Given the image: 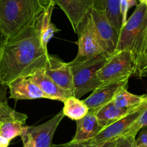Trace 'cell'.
I'll return each instance as SVG.
<instances>
[{"label": "cell", "mask_w": 147, "mask_h": 147, "mask_svg": "<svg viewBox=\"0 0 147 147\" xmlns=\"http://www.w3.org/2000/svg\"><path fill=\"white\" fill-rule=\"evenodd\" d=\"M134 70V58L131 52L115 51L111 53L104 65L98 71L97 78L101 84L129 80Z\"/></svg>", "instance_id": "5b68a950"}, {"label": "cell", "mask_w": 147, "mask_h": 147, "mask_svg": "<svg viewBox=\"0 0 147 147\" xmlns=\"http://www.w3.org/2000/svg\"><path fill=\"white\" fill-rule=\"evenodd\" d=\"M136 0H120V11L121 15V27L127 20V14L129 9L134 6H137Z\"/></svg>", "instance_id": "cb8c5ba5"}, {"label": "cell", "mask_w": 147, "mask_h": 147, "mask_svg": "<svg viewBox=\"0 0 147 147\" xmlns=\"http://www.w3.org/2000/svg\"><path fill=\"white\" fill-rule=\"evenodd\" d=\"M24 125L21 122L15 121L0 123V136L9 141L12 140L17 136H21Z\"/></svg>", "instance_id": "44dd1931"}, {"label": "cell", "mask_w": 147, "mask_h": 147, "mask_svg": "<svg viewBox=\"0 0 147 147\" xmlns=\"http://www.w3.org/2000/svg\"><path fill=\"white\" fill-rule=\"evenodd\" d=\"M20 136L22 138L24 147H35V142L32 135L28 132L25 131L24 129H22V133Z\"/></svg>", "instance_id": "4316f807"}, {"label": "cell", "mask_w": 147, "mask_h": 147, "mask_svg": "<svg viewBox=\"0 0 147 147\" xmlns=\"http://www.w3.org/2000/svg\"><path fill=\"white\" fill-rule=\"evenodd\" d=\"M9 143L10 141L0 136V147H8Z\"/></svg>", "instance_id": "f1b7e54d"}, {"label": "cell", "mask_w": 147, "mask_h": 147, "mask_svg": "<svg viewBox=\"0 0 147 147\" xmlns=\"http://www.w3.org/2000/svg\"><path fill=\"white\" fill-rule=\"evenodd\" d=\"M110 54L102 53L90 60L80 63L70 64L74 97L80 98L101 85L97 73L106 63Z\"/></svg>", "instance_id": "277c9868"}, {"label": "cell", "mask_w": 147, "mask_h": 147, "mask_svg": "<svg viewBox=\"0 0 147 147\" xmlns=\"http://www.w3.org/2000/svg\"><path fill=\"white\" fill-rule=\"evenodd\" d=\"M146 99H147V95H146Z\"/></svg>", "instance_id": "1f68e13d"}, {"label": "cell", "mask_w": 147, "mask_h": 147, "mask_svg": "<svg viewBox=\"0 0 147 147\" xmlns=\"http://www.w3.org/2000/svg\"><path fill=\"white\" fill-rule=\"evenodd\" d=\"M49 55L35 25L12 37H6L0 55V80L3 86L19 77H30L45 69Z\"/></svg>", "instance_id": "6da1fadb"}, {"label": "cell", "mask_w": 147, "mask_h": 147, "mask_svg": "<svg viewBox=\"0 0 147 147\" xmlns=\"http://www.w3.org/2000/svg\"><path fill=\"white\" fill-rule=\"evenodd\" d=\"M65 14L75 32L93 6V0H50Z\"/></svg>", "instance_id": "7c38bea8"}, {"label": "cell", "mask_w": 147, "mask_h": 147, "mask_svg": "<svg viewBox=\"0 0 147 147\" xmlns=\"http://www.w3.org/2000/svg\"><path fill=\"white\" fill-rule=\"evenodd\" d=\"M117 139L111 141V142H105L103 144H88L86 142L74 143V142H70L65 144H53L52 147H114L116 146V142H117Z\"/></svg>", "instance_id": "603a6c76"}, {"label": "cell", "mask_w": 147, "mask_h": 147, "mask_svg": "<svg viewBox=\"0 0 147 147\" xmlns=\"http://www.w3.org/2000/svg\"><path fill=\"white\" fill-rule=\"evenodd\" d=\"M147 126V109L144 111L137 119V120L129 128L126 133L122 137H127V136H135L139 133V131L144 127Z\"/></svg>", "instance_id": "7402d4cb"}, {"label": "cell", "mask_w": 147, "mask_h": 147, "mask_svg": "<svg viewBox=\"0 0 147 147\" xmlns=\"http://www.w3.org/2000/svg\"><path fill=\"white\" fill-rule=\"evenodd\" d=\"M114 147H136V137L127 136V137L119 138Z\"/></svg>", "instance_id": "d4e9b609"}, {"label": "cell", "mask_w": 147, "mask_h": 147, "mask_svg": "<svg viewBox=\"0 0 147 147\" xmlns=\"http://www.w3.org/2000/svg\"><path fill=\"white\" fill-rule=\"evenodd\" d=\"M135 109L130 110V109H119V108L116 107L111 101L109 104L106 105L100 109H99L95 113V115L98 121L99 124L103 128V129H104L105 128L108 127L114 122L124 117L125 116L129 114Z\"/></svg>", "instance_id": "e0dca14e"}, {"label": "cell", "mask_w": 147, "mask_h": 147, "mask_svg": "<svg viewBox=\"0 0 147 147\" xmlns=\"http://www.w3.org/2000/svg\"><path fill=\"white\" fill-rule=\"evenodd\" d=\"M139 3H141V4H144L147 5V0H139Z\"/></svg>", "instance_id": "f546056e"}, {"label": "cell", "mask_w": 147, "mask_h": 147, "mask_svg": "<svg viewBox=\"0 0 147 147\" xmlns=\"http://www.w3.org/2000/svg\"><path fill=\"white\" fill-rule=\"evenodd\" d=\"M126 50L132 53L135 62L134 76L137 78L147 76V5L137 4L133 14L119 32L115 51Z\"/></svg>", "instance_id": "7a4b0ae2"}, {"label": "cell", "mask_w": 147, "mask_h": 147, "mask_svg": "<svg viewBox=\"0 0 147 147\" xmlns=\"http://www.w3.org/2000/svg\"><path fill=\"white\" fill-rule=\"evenodd\" d=\"M50 0H0V30L6 37L34 25Z\"/></svg>", "instance_id": "3957f363"}, {"label": "cell", "mask_w": 147, "mask_h": 147, "mask_svg": "<svg viewBox=\"0 0 147 147\" xmlns=\"http://www.w3.org/2000/svg\"><path fill=\"white\" fill-rule=\"evenodd\" d=\"M63 103L64 108L63 112L64 116L76 121L83 119L89 111L88 108L83 100L73 96L67 98Z\"/></svg>", "instance_id": "d6986e66"}, {"label": "cell", "mask_w": 147, "mask_h": 147, "mask_svg": "<svg viewBox=\"0 0 147 147\" xmlns=\"http://www.w3.org/2000/svg\"><path fill=\"white\" fill-rule=\"evenodd\" d=\"M30 78L40 88L42 93L47 97V99L56 100L64 102L72 95L59 87L49 76L46 75L45 69L35 72L30 76ZM74 97V96H73Z\"/></svg>", "instance_id": "5bb4252c"}, {"label": "cell", "mask_w": 147, "mask_h": 147, "mask_svg": "<svg viewBox=\"0 0 147 147\" xmlns=\"http://www.w3.org/2000/svg\"><path fill=\"white\" fill-rule=\"evenodd\" d=\"M83 21L106 53L111 54L115 52L119 41V32L103 12L92 7Z\"/></svg>", "instance_id": "8992f818"}, {"label": "cell", "mask_w": 147, "mask_h": 147, "mask_svg": "<svg viewBox=\"0 0 147 147\" xmlns=\"http://www.w3.org/2000/svg\"><path fill=\"white\" fill-rule=\"evenodd\" d=\"M45 72L59 87L74 96L73 75L68 63H65L57 56L50 55Z\"/></svg>", "instance_id": "30bf717a"}, {"label": "cell", "mask_w": 147, "mask_h": 147, "mask_svg": "<svg viewBox=\"0 0 147 147\" xmlns=\"http://www.w3.org/2000/svg\"><path fill=\"white\" fill-rule=\"evenodd\" d=\"M27 119V115L16 111L9 106L7 102H0V123L15 121L25 124Z\"/></svg>", "instance_id": "ffe728a7"}, {"label": "cell", "mask_w": 147, "mask_h": 147, "mask_svg": "<svg viewBox=\"0 0 147 147\" xmlns=\"http://www.w3.org/2000/svg\"><path fill=\"white\" fill-rule=\"evenodd\" d=\"M76 134L70 141L74 143L88 142L96 137L103 130L96 115L90 111L83 119L76 121Z\"/></svg>", "instance_id": "9a60e30c"}, {"label": "cell", "mask_w": 147, "mask_h": 147, "mask_svg": "<svg viewBox=\"0 0 147 147\" xmlns=\"http://www.w3.org/2000/svg\"><path fill=\"white\" fill-rule=\"evenodd\" d=\"M77 32H78V40L76 43L78 45V54L74 60L69 63L74 64L83 63L106 53L96 40L84 21L82 22L78 26L76 31V33Z\"/></svg>", "instance_id": "ba28073f"}, {"label": "cell", "mask_w": 147, "mask_h": 147, "mask_svg": "<svg viewBox=\"0 0 147 147\" xmlns=\"http://www.w3.org/2000/svg\"><path fill=\"white\" fill-rule=\"evenodd\" d=\"M136 147H147V146H145V145H143V144H140V145H139V146H137Z\"/></svg>", "instance_id": "4dcf8cb0"}, {"label": "cell", "mask_w": 147, "mask_h": 147, "mask_svg": "<svg viewBox=\"0 0 147 147\" xmlns=\"http://www.w3.org/2000/svg\"><path fill=\"white\" fill-rule=\"evenodd\" d=\"M128 88H123L116 94L113 100V104L116 107L123 109H135L147 101L146 96H138L129 93Z\"/></svg>", "instance_id": "ac0fdd59"}, {"label": "cell", "mask_w": 147, "mask_h": 147, "mask_svg": "<svg viewBox=\"0 0 147 147\" xmlns=\"http://www.w3.org/2000/svg\"><path fill=\"white\" fill-rule=\"evenodd\" d=\"M64 116L63 111H61L42 124L24 126L23 129L32 135L35 142V147H52L53 136Z\"/></svg>", "instance_id": "8fae6325"}, {"label": "cell", "mask_w": 147, "mask_h": 147, "mask_svg": "<svg viewBox=\"0 0 147 147\" xmlns=\"http://www.w3.org/2000/svg\"><path fill=\"white\" fill-rule=\"evenodd\" d=\"M6 37L2 32L0 30V55H1V48H2L3 43H4V40H5ZM7 88L3 86L2 83H1L0 80V102H7Z\"/></svg>", "instance_id": "484cf974"}, {"label": "cell", "mask_w": 147, "mask_h": 147, "mask_svg": "<svg viewBox=\"0 0 147 147\" xmlns=\"http://www.w3.org/2000/svg\"><path fill=\"white\" fill-rule=\"evenodd\" d=\"M7 88L9 90V98L15 100L47 98L30 77L17 78L10 82Z\"/></svg>", "instance_id": "4fadbf2b"}, {"label": "cell", "mask_w": 147, "mask_h": 147, "mask_svg": "<svg viewBox=\"0 0 147 147\" xmlns=\"http://www.w3.org/2000/svg\"><path fill=\"white\" fill-rule=\"evenodd\" d=\"M55 4L50 2V5L45 9L44 11L39 17L35 23V27L38 31L40 41L45 48L47 49V44L50 41L55 33L60 31L57 27L51 22L52 14Z\"/></svg>", "instance_id": "2e32d148"}, {"label": "cell", "mask_w": 147, "mask_h": 147, "mask_svg": "<svg viewBox=\"0 0 147 147\" xmlns=\"http://www.w3.org/2000/svg\"><path fill=\"white\" fill-rule=\"evenodd\" d=\"M140 133L137 139H136V146L140 144L147 146V126L144 127L141 129Z\"/></svg>", "instance_id": "83f0119b"}, {"label": "cell", "mask_w": 147, "mask_h": 147, "mask_svg": "<svg viewBox=\"0 0 147 147\" xmlns=\"http://www.w3.org/2000/svg\"><path fill=\"white\" fill-rule=\"evenodd\" d=\"M146 109H147V101L136 108L135 110L125 116L124 117L114 122L108 127L105 128L96 137L86 143L90 144H98L111 142L122 137L129 128L137 120L138 118Z\"/></svg>", "instance_id": "52a82bcc"}, {"label": "cell", "mask_w": 147, "mask_h": 147, "mask_svg": "<svg viewBox=\"0 0 147 147\" xmlns=\"http://www.w3.org/2000/svg\"><path fill=\"white\" fill-rule=\"evenodd\" d=\"M129 80L101 84L93 90L91 94L83 100L89 111L95 113L112 101L118 93L123 88H128Z\"/></svg>", "instance_id": "9c48e42d"}]
</instances>
